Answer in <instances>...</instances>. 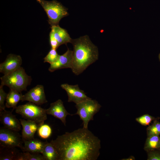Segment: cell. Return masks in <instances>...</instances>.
I'll use <instances>...</instances> for the list:
<instances>
[{
  "label": "cell",
  "instance_id": "obj_1",
  "mask_svg": "<svg viewBox=\"0 0 160 160\" xmlns=\"http://www.w3.org/2000/svg\"><path fill=\"white\" fill-rule=\"evenodd\" d=\"M50 142L57 152V160H96L100 154V140L88 128L65 132Z\"/></svg>",
  "mask_w": 160,
  "mask_h": 160
},
{
  "label": "cell",
  "instance_id": "obj_2",
  "mask_svg": "<svg viewBox=\"0 0 160 160\" xmlns=\"http://www.w3.org/2000/svg\"><path fill=\"white\" fill-rule=\"evenodd\" d=\"M71 43L73 47L71 69L74 74L78 75L98 59V49L87 35L72 39Z\"/></svg>",
  "mask_w": 160,
  "mask_h": 160
},
{
  "label": "cell",
  "instance_id": "obj_3",
  "mask_svg": "<svg viewBox=\"0 0 160 160\" xmlns=\"http://www.w3.org/2000/svg\"><path fill=\"white\" fill-rule=\"evenodd\" d=\"M0 79L1 85L6 86L10 89L20 92L27 90V86L30 85L32 80L31 77L26 74L22 67L14 71L4 75Z\"/></svg>",
  "mask_w": 160,
  "mask_h": 160
},
{
  "label": "cell",
  "instance_id": "obj_4",
  "mask_svg": "<svg viewBox=\"0 0 160 160\" xmlns=\"http://www.w3.org/2000/svg\"><path fill=\"white\" fill-rule=\"evenodd\" d=\"M36 1L46 12L48 17V23L51 26L58 25L62 18L69 15L68 9L57 1H47L44 0H36Z\"/></svg>",
  "mask_w": 160,
  "mask_h": 160
},
{
  "label": "cell",
  "instance_id": "obj_5",
  "mask_svg": "<svg viewBox=\"0 0 160 160\" xmlns=\"http://www.w3.org/2000/svg\"><path fill=\"white\" fill-rule=\"evenodd\" d=\"M15 112L25 119L34 121L40 126L47 118L46 109L31 102L17 106Z\"/></svg>",
  "mask_w": 160,
  "mask_h": 160
},
{
  "label": "cell",
  "instance_id": "obj_6",
  "mask_svg": "<svg viewBox=\"0 0 160 160\" xmlns=\"http://www.w3.org/2000/svg\"><path fill=\"white\" fill-rule=\"evenodd\" d=\"M75 106L77 112L71 115H78L80 119L83 121V127L86 128H88L89 121L93 120L94 115L99 112L101 107L97 101L91 98L76 104Z\"/></svg>",
  "mask_w": 160,
  "mask_h": 160
},
{
  "label": "cell",
  "instance_id": "obj_7",
  "mask_svg": "<svg viewBox=\"0 0 160 160\" xmlns=\"http://www.w3.org/2000/svg\"><path fill=\"white\" fill-rule=\"evenodd\" d=\"M23 141L18 132L5 127L0 129V144L2 147L14 148L18 147L22 150Z\"/></svg>",
  "mask_w": 160,
  "mask_h": 160
},
{
  "label": "cell",
  "instance_id": "obj_8",
  "mask_svg": "<svg viewBox=\"0 0 160 160\" xmlns=\"http://www.w3.org/2000/svg\"><path fill=\"white\" fill-rule=\"evenodd\" d=\"M21 101H27L38 105L47 103L44 86L41 85H37L31 89L23 95Z\"/></svg>",
  "mask_w": 160,
  "mask_h": 160
},
{
  "label": "cell",
  "instance_id": "obj_9",
  "mask_svg": "<svg viewBox=\"0 0 160 160\" xmlns=\"http://www.w3.org/2000/svg\"><path fill=\"white\" fill-rule=\"evenodd\" d=\"M61 87L67 92L68 97V102H73L76 104L84 100L90 99L87 96L84 91L79 88L78 84L69 85L68 84H61Z\"/></svg>",
  "mask_w": 160,
  "mask_h": 160
},
{
  "label": "cell",
  "instance_id": "obj_10",
  "mask_svg": "<svg viewBox=\"0 0 160 160\" xmlns=\"http://www.w3.org/2000/svg\"><path fill=\"white\" fill-rule=\"evenodd\" d=\"M22 61L20 55L9 54L5 60L0 64V72L6 75L14 71L21 67Z\"/></svg>",
  "mask_w": 160,
  "mask_h": 160
},
{
  "label": "cell",
  "instance_id": "obj_11",
  "mask_svg": "<svg viewBox=\"0 0 160 160\" xmlns=\"http://www.w3.org/2000/svg\"><path fill=\"white\" fill-rule=\"evenodd\" d=\"M47 114L51 115L60 120L66 126V117L71 114L68 113L65 108L63 102L60 99L50 104L49 107L46 109Z\"/></svg>",
  "mask_w": 160,
  "mask_h": 160
},
{
  "label": "cell",
  "instance_id": "obj_12",
  "mask_svg": "<svg viewBox=\"0 0 160 160\" xmlns=\"http://www.w3.org/2000/svg\"><path fill=\"white\" fill-rule=\"evenodd\" d=\"M0 121L7 128L17 132L21 129L20 120L9 111L5 110L0 111Z\"/></svg>",
  "mask_w": 160,
  "mask_h": 160
},
{
  "label": "cell",
  "instance_id": "obj_13",
  "mask_svg": "<svg viewBox=\"0 0 160 160\" xmlns=\"http://www.w3.org/2000/svg\"><path fill=\"white\" fill-rule=\"evenodd\" d=\"M73 62V51L68 48L65 53L59 55L57 60L50 64L48 70L50 72L63 68L71 69Z\"/></svg>",
  "mask_w": 160,
  "mask_h": 160
},
{
  "label": "cell",
  "instance_id": "obj_14",
  "mask_svg": "<svg viewBox=\"0 0 160 160\" xmlns=\"http://www.w3.org/2000/svg\"><path fill=\"white\" fill-rule=\"evenodd\" d=\"M22 127V138L23 141L34 138L35 134L40 125L31 120L20 119Z\"/></svg>",
  "mask_w": 160,
  "mask_h": 160
},
{
  "label": "cell",
  "instance_id": "obj_15",
  "mask_svg": "<svg viewBox=\"0 0 160 160\" xmlns=\"http://www.w3.org/2000/svg\"><path fill=\"white\" fill-rule=\"evenodd\" d=\"M23 141V152L41 154L46 142H44L36 138Z\"/></svg>",
  "mask_w": 160,
  "mask_h": 160
},
{
  "label": "cell",
  "instance_id": "obj_16",
  "mask_svg": "<svg viewBox=\"0 0 160 160\" xmlns=\"http://www.w3.org/2000/svg\"><path fill=\"white\" fill-rule=\"evenodd\" d=\"M51 31L60 46L71 43L72 39L65 29L60 27L59 25L51 26Z\"/></svg>",
  "mask_w": 160,
  "mask_h": 160
},
{
  "label": "cell",
  "instance_id": "obj_17",
  "mask_svg": "<svg viewBox=\"0 0 160 160\" xmlns=\"http://www.w3.org/2000/svg\"><path fill=\"white\" fill-rule=\"evenodd\" d=\"M23 95L21 92L13 89H10L6 100V107L12 108L13 109H15L18 103L21 100Z\"/></svg>",
  "mask_w": 160,
  "mask_h": 160
},
{
  "label": "cell",
  "instance_id": "obj_18",
  "mask_svg": "<svg viewBox=\"0 0 160 160\" xmlns=\"http://www.w3.org/2000/svg\"><path fill=\"white\" fill-rule=\"evenodd\" d=\"M41 154L45 160H57V152L51 142H46Z\"/></svg>",
  "mask_w": 160,
  "mask_h": 160
},
{
  "label": "cell",
  "instance_id": "obj_19",
  "mask_svg": "<svg viewBox=\"0 0 160 160\" xmlns=\"http://www.w3.org/2000/svg\"><path fill=\"white\" fill-rule=\"evenodd\" d=\"M147 152L156 150H160V137L153 136L147 137L144 146Z\"/></svg>",
  "mask_w": 160,
  "mask_h": 160
},
{
  "label": "cell",
  "instance_id": "obj_20",
  "mask_svg": "<svg viewBox=\"0 0 160 160\" xmlns=\"http://www.w3.org/2000/svg\"><path fill=\"white\" fill-rule=\"evenodd\" d=\"M6 153L0 152V160H17L20 152L17 151L15 148L2 147Z\"/></svg>",
  "mask_w": 160,
  "mask_h": 160
},
{
  "label": "cell",
  "instance_id": "obj_21",
  "mask_svg": "<svg viewBox=\"0 0 160 160\" xmlns=\"http://www.w3.org/2000/svg\"><path fill=\"white\" fill-rule=\"evenodd\" d=\"M40 154L26 152H20L17 160H45L43 155Z\"/></svg>",
  "mask_w": 160,
  "mask_h": 160
},
{
  "label": "cell",
  "instance_id": "obj_22",
  "mask_svg": "<svg viewBox=\"0 0 160 160\" xmlns=\"http://www.w3.org/2000/svg\"><path fill=\"white\" fill-rule=\"evenodd\" d=\"M147 137L159 136L160 135V122L156 120L147 129Z\"/></svg>",
  "mask_w": 160,
  "mask_h": 160
},
{
  "label": "cell",
  "instance_id": "obj_23",
  "mask_svg": "<svg viewBox=\"0 0 160 160\" xmlns=\"http://www.w3.org/2000/svg\"><path fill=\"white\" fill-rule=\"evenodd\" d=\"M37 132L39 137L44 139H46L51 136L52 129L49 125L43 124L39 127Z\"/></svg>",
  "mask_w": 160,
  "mask_h": 160
},
{
  "label": "cell",
  "instance_id": "obj_24",
  "mask_svg": "<svg viewBox=\"0 0 160 160\" xmlns=\"http://www.w3.org/2000/svg\"><path fill=\"white\" fill-rule=\"evenodd\" d=\"M56 49L51 48L47 55L44 58V63H48L52 64L56 61L59 57Z\"/></svg>",
  "mask_w": 160,
  "mask_h": 160
},
{
  "label": "cell",
  "instance_id": "obj_25",
  "mask_svg": "<svg viewBox=\"0 0 160 160\" xmlns=\"http://www.w3.org/2000/svg\"><path fill=\"white\" fill-rule=\"evenodd\" d=\"M157 119L148 114H144L139 117L137 118V121L143 126L149 125L153 121L157 120Z\"/></svg>",
  "mask_w": 160,
  "mask_h": 160
},
{
  "label": "cell",
  "instance_id": "obj_26",
  "mask_svg": "<svg viewBox=\"0 0 160 160\" xmlns=\"http://www.w3.org/2000/svg\"><path fill=\"white\" fill-rule=\"evenodd\" d=\"M3 86L0 85V111L5 110L6 107L4 104V102L6 100L7 94L4 91Z\"/></svg>",
  "mask_w": 160,
  "mask_h": 160
},
{
  "label": "cell",
  "instance_id": "obj_27",
  "mask_svg": "<svg viewBox=\"0 0 160 160\" xmlns=\"http://www.w3.org/2000/svg\"><path fill=\"white\" fill-rule=\"evenodd\" d=\"M148 160H160V150L147 152Z\"/></svg>",
  "mask_w": 160,
  "mask_h": 160
},
{
  "label": "cell",
  "instance_id": "obj_28",
  "mask_svg": "<svg viewBox=\"0 0 160 160\" xmlns=\"http://www.w3.org/2000/svg\"><path fill=\"white\" fill-rule=\"evenodd\" d=\"M49 42L51 48L57 49L59 46V44L54 37L52 32L49 33Z\"/></svg>",
  "mask_w": 160,
  "mask_h": 160
},
{
  "label": "cell",
  "instance_id": "obj_29",
  "mask_svg": "<svg viewBox=\"0 0 160 160\" xmlns=\"http://www.w3.org/2000/svg\"><path fill=\"white\" fill-rule=\"evenodd\" d=\"M135 158L133 156H130L129 158L126 159H122V160H135Z\"/></svg>",
  "mask_w": 160,
  "mask_h": 160
},
{
  "label": "cell",
  "instance_id": "obj_30",
  "mask_svg": "<svg viewBox=\"0 0 160 160\" xmlns=\"http://www.w3.org/2000/svg\"><path fill=\"white\" fill-rule=\"evenodd\" d=\"M159 59L160 60V53L159 55Z\"/></svg>",
  "mask_w": 160,
  "mask_h": 160
}]
</instances>
